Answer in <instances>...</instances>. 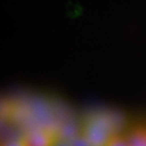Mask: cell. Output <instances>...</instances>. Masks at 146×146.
Masks as SVG:
<instances>
[{
  "label": "cell",
  "mask_w": 146,
  "mask_h": 146,
  "mask_svg": "<svg viewBox=\"0 0 146 146\" xmlns=\"http://www.w3.org/2000/svg\"><path fill=\"white\" fill-rule=\"evenodd\" d=\"M111 126L104 119L89 120L84 125L82 133L91 146H106L114 135Z\"/></svg>",
  "instance_id": "6da1fadb"
},
{
  "label": "cell",
  "mask_w": 146,
  "mask_h": 146,
  "mask_svg": "<svg viewBox=\"0 0 146 146\" xmlns=\"http://www.w3.org/2000/svg\"><path fill=\"white\" fill-rule=\"evenodd\" d=\"M25 139L28 146H52L56 139L47 131L35 130L29 133Z\"/></svg>",
  "instance_id": "7a4b0ae2"
},
{
  "label": "cell",
  "mask_w": 146,
  "mask_h": 146,
  "mask_svg": "<svg viewBox=\"0 0 146 146\" xmlns=\"http://www.w3.org/2000/svg\"><path fill=\"white\" fill-rule=\"evenodd\" d=\"M125 137L129 146H146V125L133 127Z\"/></svg>",
  "instance_id": "3957f363"
},
{
  "label": "cell",
  "mask_w": 146,
  "mask_h": 146,
  "mask_svg": "<svg viewBox=\"0 0 146 146\" xmlns=\"http://www.w3.org/2000/svg\"><path fill=\"white\" fill-rule=\"evenodd\" d=\"M81 133L80 131L76 128L75 126L72 125H68L64 127L62 130L60 131L58 134V138L56 139H62L64 141H69L74 137Z\"/></svg>",
  "instance_id": "277c9868"
},
{
  "label": "cell",
  "mask_w": 146,
  "mask_h": 146,
  "mask_svg": "<svg viewBox=\"0 0 146 146\" xmlns=\"http://www.w3.org/2000/svg\"><path fill=\"white\" fill-rule=\"evenodd\" d=\"M106 146H129L125 135H114Z\"/></svg>",
  "instance_id": "5b68a950"
},
{
  "label": "cell",
  "mask_w": 146,
  "mask_h": 146,
  "mask_svg": "<svg viewBox=\"0 0 146 146\" xmlns=\"http://www.w3.org/2000/svg\"><path fill=\"white\" fill-rule=\"evenodd\" d=\"M69 142L71 146H91L88 139L84 135L82 131L76 137L70 139Z\"/></svg>",
  "instance_id": "8992f818"
},
{
  "label": "cell",
  "mask_w": 146,
  "mask_h": 146,
  "mask_svg": "<svg viewBox=\"0 0 146 146\" xmlns=\"http://www.w3.org/2000/svg\"><path fill=\"white\" fill-rule=\"evenodd\" d=\"M1 146H28L25 139L15 140V141H8L1 144Z\"/></svg>",
  "instance_id": "52a82bcc"
},
{
  "label": "cell",
  "mask_w": 146,
  "mask_h": 146,
  "mask_svg": "<svg viewBox=\"0 0 146 146\" xmlns=\"http://www.w3.org/2000/svg\"><path fill=\"white\" fill-rule=\"evenodd\" d=\"M52 146H71L70 142L62 139H56Z\"/></svg>",
  "instance_id": "ba28073f"
}]
</instances>
